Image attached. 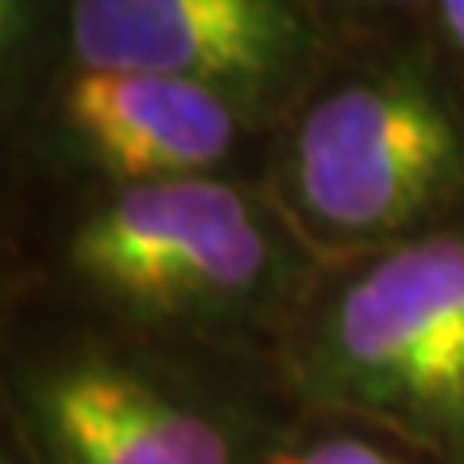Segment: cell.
<instances>
[{
  "label": "cell",
  "instance_id": "ba28073f",
  "mask_svg": "<svg viewBox=\"0 0 464 464\" xmlns=\"http://www.w3.org/2000/svg\"><path fill=\"white\" fill-rule=\"evenodd\" d=\"M47 194L0 140V348L43 283Z\"/></svg>",
  "mask_w": 464,
  "mask_h": 464
},
{
  "label": "cell",
  "instance_id": "5b68a950",
  "mask_svg": "<svg viewBox=\"0 0 464 464\" xmlns=\"http://www.w3.org/2000/svg\"><path fill=\"white\" fill-rule=\"evenodd\" d=\"M0 140L47 194L240 179L264 182L271 132L186 82L85 66L58 51L0 121Z\"/></svg>",
  "mask_w": 464,
  "mask_h": 464
},
{
  "label": "cell",
  "instance_id": "52a82bcc",
  "mask_svg": "<svg viewBox=\"0 0 464 464\" xmlns=\"http://www.w3.org/2000/svg\"><path fill=\"white\" fill-rule=\"evenodd\" d=\"M264 464H445L399 433L337 411L290 406L264 453Z\"/></svg>",
  "mask_w": 464,
  "mask_h": 464
},
{
  "label": "cell",
  "instance_id": "6da1fadb",
  "mask_svg": "<svg viewBox=\"0 0 464 464\" xmlns=\"http://www.w3.org/2000/svg\"><path fill=\"white\" fill-rule=\"evenodd\" d=\"M264 190L322 264L464 221V70L418 0H353Z\"/></svg>",
  "mask_w": 464,
  "mask_h": 464
},
{
  "label": "cell",
  "instance_id": "8992f818",
  "mask_svg": "<svg viewBox=\"0 0 464 464\" xmlns=\"http://www.w3.org/2000/svg\"><path fill=\"white\" fill-rule=\"evenodd\" d=\"M353 0H58L70 63L174 78L275 132L337 47Z\"/></svg>",
  "mask_w": 464,
  "mask_h": 464
},
{
  "label": "cell",
  "instance_id": "30bf717a",
  "mask_svg": "<svg viewBox=\"0 0 464 464\" xmlns=\"http://www.w3.org/2000/svg\"><path fill=\"white\" fill-rule=\"evenodd\" d=\"M422 16L464 70V0H418Z\"/></svg>",
  "mask_w": 464,
  "mask_h": 464
},
{
  "label": "cell",
  "instance_id": "7a4b0ae2",
  "mask_svg": "<svg viewBox=\"0 0 464 464\" xmlns=\"http://www.w3.org/2000/svg\"><path fill=\"white\" fill-rule=\"evenodd\" d=\"M317 267L264 182L47 194L39 295L159 341L275 364Z\"/></svg>",
  "mask_w": 464,
  "mask_h": 464
},
{
  "label": "cell",
  "instance_id": "9c48e42d",
  "mask_svg": "<svg viewBox=\"0 0 464 464\" xmlns=\"http://www.w3.org/2000/svg\"><path fill=\"white\" fill-rule=\"evenodd\" d=\"M58 0H0V121L54 51Z\"/></svg>",
  "mask_w": 464,
  "mask_h": 464
},
{
  "label": "cell",
  "instance_id": "277c9868",
  "mask_svg": "<svg viewBox=\"0 0 464 464\" xmlns=\"http://www.w3.org/2000/svg\"><path fill=\"white\" fill-rule=\"evenodd\" d=\"M275 375L290 402L464 464V221L317 267Z\"/></svg>",
  "mask_w": 464,
  "mask_h": 464
},
{
  "label": "cell",
  "instance_id": "3957f363",
  "mask_svg": "<svg viewBox=\"0 0 464 464\" xmlns=\"http://www.w3.org/2000/svg\"><path fill=\"white\" fill-rule=\"evenodd\" d=\"M0 387L39 464H264L290 414L271 360L159 341L35 295Z\"/></svg>",
  "mask_w": 464,
  "mask_h": 464
},
{
  "label": "cell",
  "instance_id": "8fae6325",
  "mask_svg": "<svg viewBox=\"0 0 464 464\" xmlns=\"http://www.w3.org/2000/svg\"><path fill=\"white\" fill-rule=\"evenodd\" d=\"M0 464H39L32 445H27V433L20 426L16 411H12V402L5 395V387H0Z\"/></svg>",
  "mask_w": 464,
  "mask_h": 464
}]
</instances>
